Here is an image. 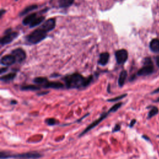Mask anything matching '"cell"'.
Here are the masks:
<instances>
[{
	"label": "cell",
	"instance_id": "obj_1",
	"mask_svg": "<svg viewBox=\"0 0 159 159\" xmlns=\"http://www.w3.org/2000/svg\"><path fill=\"white\" fill-rule=\"evenodd\" d=\"M66 87L68 89H80L87 87L93 80V76L84 77L78 73L69 75L63 78Z\"/></svg>",
	"mask_w": 159,
	"mask_h": 159
},
{
	"label": "cell",
	"instance_id": "obj_2",
	"mask_svg": "<svg viewBox=\"0 0 159 159\" xmlns=\"http://www.w3.org/2000/svg\"><path fill=\"white\" fill-rule=\"evenodd\" d=\"M42 157V155L37 152H29L22 153H11L8 152L2 151L1 153H0V158H1V159H38Z\"/></svg>",
	"mask_w": 159,
	"mask_h": 159
},
{
	"label": "cell",
	"instance_id": "obj_3",
	"mask_svg": "<svg viewBox=\"0 0 159 159\" xmlns=\"http://www.w3.org/2000/svg\"><path fill=\"white\" fill-rule=\"evenodd\" d=\"M47 32L41 27L36 29L26 37V40L32 44H36L47 37Z\"/></svg>",
	"mask_w": 159,
	"mask_h": 159
},
{
	"label": "cell",
	"instance_id": "obj_4",
	"mask_svg": "<svg viewBox=\"0 0 159 159\" xmlns=\"http://www.w3.org/2000/svg\"><path fill=\"white\" fill-rule=\"evenodd\" d=\"M111 113H113L112 111L111 110V109H109L107 112H104L103 113H102L100 116V117L97 119L95 120L94 121H93L91 124H89V125H88L87 128L83 131V132L79 135V137H82L83 136H84L85 134H86L87 133H88L89 131H91V129H93V128H94L95 127H97L99 124H100L105 119H106L108 116Z\"/></svg>",
	"mask_w": 159,
	"mask_h": 159
},
{
	"label": "cell",
	"instance_id": "obj_5",
	"mask_svg": "<svg viewBox=\"0 0 159 159\" xmlns=\"http://www.w3.org/2000/svg\"><path fill=\"white\" fill-rule=\"evenodd\" d=\"M115 57L117 63L119 65H122L127 61L128 58V51L125 49H121L115 52Z\"/></svg>",
	"mask_w": 159,
	"mask_h": 159
},
{
	"label": "cell",
	"instance_id": "obj_6",
	"mask_svg": "<svg viewBox=\"0 0 159 159\" xmlns=\"http://www.w3.org/2000/svg\"><path fill=\"white\" fill-rule=\"evenodd\" d=\"M18 36V33L17 32H11L10 31L8 34L5 35L2 39H1V45L2 46L5 45H7L10 43H11L14 39H16Z\"/></svg>",
	"mask_w": 159,
	"mask_h": 159
},
{
	"label": "cell",
	"instance_id": "obj_7",
	"mask_svg": "<svg viewBox=\"0 0 159 159\" xmlns=\"http://www.w3.org/2000/svg\"><path fill=\"white\" fill-rule=\"evenodd\" d=\"M154 71V67L152 64L144 65L143 67L139 69L137 73V75L139 77H145L151 75Z\"/></svg>",
	"mask_w": 159,
	"mask_h": 159
},
{
	"label": "cell",
	"instance_id": "obj_8",
	"mask_svg": "<svg viewBox=\"0 0 159 159\" xmlns=\"http://www.w3.org/2000/svg\"><path fill=\"white\" fill-rule=\"evenodd\" d=\"M11 54L14 56L16 62L21 63L26 58V54L25 51L22 49H21V48H18V49L13 50L11 52Z\"/></svg>",
	"mask_w": 159,
	"mask_h": 159
},
{
	"label": "cell",
	"instance_id": "obj_9",
	"mask_svg": "<svg viewBox=\"0 0 159 159\" xmlns=\"http://www.w3.org/2000/svg\"><path fill=\"white\" fill-rule=\"evenodd\" d=\"M15 62H16V58L12 54L5 55L1 59V64L4 66L8 67L12 66Z\"/></svg>",
	"mask_w": 159,
	"mask_h": 159
},
{
	"label": "cell",
	"instance_id": "obj_10",
	"mask_svg": "<svg viewBox=\"0 0 159 159\" xmlns=\"http://www.w3.org/2000/svg\"><path fill=\"white\" fill-rule=\"evenodd\" d=\"M55 27V19L54 18L49 19L40 27L42 29L44 30L47 33L53 30Z\"/></svg>",
	"mask_w": 159,
	"mask_h": 159
},
{
	"label": "cell",
	"instance_id": "obj_11",
	"mask_svg": "<svg viewBox=\"0 0 159 159\" xmlns=\"http://www.w3.org/2000/svg\"><path fill=\"white\" fill-rule=\"evenodd\" d=\"M65 85L59 81H48L42 86L44 88L52 89H62L65 87Z\"/></svg>",
	"mask_w": 159,
	"mask_h": 159
},
{
	"label": "cell",
	"instance_id": "obj_12",
	"mask_svg": "<svg viewBox=\"0 0 159 159\" xmlns=\"http://www.w3.org/2000/svg\"><path fill=\"white\" fill-rule=\"evenodd\" d=\"M109 59V54L108 52L101 53L100 55L98 64L101 66H105L108 63Z\"/></svg>",
	"mask_w": 159,
	"mask_h": 159
},
{
	"label": "cell",
	"instance_id": "obj_13",
	"mask_svg": "<svg viewBox=\"0 0 159 159\" xmlns=\"http://www.w3.org/2000/svg\"><path fill=\"white\" fill-rule=\"evenodd\" d=\"M127 77H128V72L125 70H122L118 78V85L119 87H122L124 85Z\"/></svg>",
	"mask_w": 159,
	"mask_h": 159
},
{
	"label": "cell",
	"instance_id": "obj_14",
	"mask_svg": "<svg viewBox=\"0 0 159 159\" xmlns=\"http://www.w3.org/2000/svg\"><path fill=\"white\" fill-rule=\"evenodd\" d=\"M38 17V13H32L30 15L27 16L23 20L22 23L24 25H30L32 22L34 21V20Z\"/></svg>",
	"mask_w": 159,
	"mask_h": 159
},
{
	"label": "cell",
	"instance_id": "obj_15",
	"mask_svg": "<svg viewBox=\"0 0 159 159\" xmlns=\"http://www.w3.org/2000/svg\"><path fill=\"white\" fill-rule=\"evenodd\" d=\"M41 89V86L36 85H27L21 86V89L22 91H39Z\"/></svg>",
	"mask_w": 159,
	"mask_h": 159
},
{
	"label": "cell",
	"instance_id": "obj_16",
	"mask_svg": "<svg viewBox=\"0 0 159 159\" xmlns=\"http://www.w3.org/2000/svg\"><path fill=\"white\" fill-rule=\"evenodd\" d=\"M16 77V73H10V74H8L7 75H5L3 76H2L0 80H1L2 81L8 83V82L13 81L15 78Z\"/></svg>",
	"mask_w": 159,
	"mask_h": 159
},
{
	"label": "cell",
	"instance_id": "obj_17",
	"mask_svg": "<svg viewBox=\"0 0 159 159\" xmlns=\"http://www.w3.org/2000/svg\"><path fill=\"white\" fill-rule=\"evenodd\" d=\"M150 48L151 50L155 53L159 52V40L153 39L150 44Z\"/></svg>",
	"mask_w": 159,
	"mask_h": 159
},
{
	"label": "cell",
	"instance_id": "obj_18",
	"mask_svg": "<svg viewBox=\"0 0 159 159\" xmlns=\"http://www.w3.org/2000/svg\"><path fill=\"white\" fill-rule=\"evenodd\" d=\"M74 2V0H59L58 6L60 8H66L70 7Z\"/></svg>",
	"mask_w": 159,
	"mask_h": 159
},
{
	"label": "cell",
	"instance_id": "obj_19",
	"mask_svg": "<svg viewBox=\"0 0 159 159\" xmlns=\"http://www.w3.org/2000/svg\"><path fill=\"white\" fill-rule=\"evenodd\" d=\"M49 80L46 77H36L35 78H34L33 80V82L38 85H41L42 86L43 85H44L46 82H47Z\"/></svg>",
	"mask_w": 159,
	"mask_h": 159
},
{
	"label": "cell",
	"instance_id": "obj_20",
	"mask_svg": "<svg viewBox=\"0 0 159 159\" xmlns=\"http://www.w3.org/2000/svg\"><path fill=\"white\" fill-rule=\"evenodd\" d=\"M45 19V17L43 16H41L39 17H37L34 20V21L32 22L29 26H30V28H33V27H34L35 26H37L38 25H39L40 24H41L44 20Z\"/></svg>",
	"mask_w": 159,
	"mask_h": 159
},
{
	"label": "cell",
	"instance_id": "obj_21",
	"mask_svg": "<svg viewBox=\"0 0 159 159\" xmlns=\"http://www.w3.org/2000/svg\"><path fill=\"white\" fill-rule=\"evenodd\" d=\"M38 8V6L36 5H33L29 6H27V8H26L19 14V15H20V16H24V15L27 14L28 13H29V12L31 11L36 10Z\"/></svg>",
	"mask_w": 159,
	"mask_h": 159
},
{
	"label": "cell",
	"instance_id": "obj_22",
	"mask_svg": "<svg viewBox=\"0 0 159 159\" xmlns=\"http://www.w3.org/2000/svg\"><path fill=\"white\" fill-rule=\"evenodd\" d=\"M158 112H159V109L157 106H152L151 109L150 110V111L149 112V113L147 114V119H149L153 117L155 115L158 114Z\"/></svg>",
	"mask_w": 159,
	"mask_h": 159
},
{
	"label": "cell",
	"instance_id": "obj_23",
	"mask_svg": "<svg viewBox=\"0 0 159 159\" xmlns=\"http://www.w3.org/2000/svg\"><path fill=\"white\" fill-rule=\"evenodd\" d=\"M127 96H128V94L125 93V94H122L121 95H119V96L116 97L115 98H111V99H108L107 101L108 102H117V101H119L122 100L123 98H124Z\"/></svg>",
	"mask_w": 159,
	"mask_h": 159
},
{
	"label": "cell",
	"instance_id": "obj_24",
	"mask_svg": "<svg viewBox=\"0 0 159 159\" xmlns=\"http://www.w3.org/2000/svg\"><path fill=\"white\" fill-rule=\"evenodd\" d=\"M45 122L48 125H50V126L55 125L58 124V121L56 120L55 118H47L45 120Z\"/></svg>",
	"mask_w": 159,
	"mask_h": 159
},
{
	"label": "cell",
	"instance_id": "obj_25",
	"mask_svg": "<svg viewBox=\"0 0 159 159\" xmlns=\"http://www.w3.org/2000/svg\"><path fill=\"white\" fill-rule=\"evenodd\" d=\"M121 125L119 124H116L112 130V133H116L117 131H119L121 130Z\"/></svg>",
	"mask_w": 159,
	"mask_h": 159
},
{
	"label": "cell",
	"instance_id": "obj_26",
	"mask_svg": "<svg viewBox=\"0 0 159 159\" xmlns=\"http://www.w3.org/2000/svg\"><path fill=\"white\" fill-rule=\"evenodd\" d=\"M136 122H137L136 119H133V120L131 121L130 124H129V127H130V128H133V126L136 124Z\"/></svg>",
	"mask_w": 159,
	"mask_h": 159
},
{
	"label": "cell",
	"instance_id": "obj_27",
	"mask_svg": "<svg viewBox=\"0 0 159 159\" xmlns=\"http://www.w3.org/2000/svg\"><path fill=\"white\" fill-rule=\"evenodd\" d=\"M49 93V91H42V92H40V93H38V96H42V95H45V94H47Z\"/></svg>",
	"mask_w": 159,
	"mask_h": 159
},
{
	"label": "cell",
	"instance_id": "obj_28",
	"mask_svg": "<svg viewBox=\"0 0 159 159\" xmlns=\"http://www.w3.org/2000/svg\"><path fill=\"white\" fill-rule=\"evenodd\" d=\"M7 70H8V68H7V67L2 68L1 70H0V74H1V75H2L3 73L6 72Z\"/></svg>",
	"mask_w": 159,
	"mask_h": 159
},
{
	"label": "cell",
	"instance_id": "obj_29",
	"mask_svg": "<svg viewBox=\"0 0 159 159\" xmlns=\"http://www.w3.org/2000/svg\"><path fill=\"white\" fill-rule=\"evenodd\" d=\"M158 93H159V87H158V88H157V89H155L154 91H153L151 93V94H154Z\"/></svg>",
	"mask_w": 159,
	"mask_h": 159
},
{
	"label": "cell",
	"instance_id": "obj_30",
	"mask_svg": "<svg viewBox=\"0 0 159 159\" xmlns=\"http://www.w3.org/2000/svg\"><path fill=\"white\" fill-rule=\"evenodd\" d=\"M136 78V75H133V76L131 77V78H130V79H129V81H133L134 80H135Z\"/></svg>",
	"mask_w": 159,
	"mask_h": 159
},
{
	"label": "cell",
	"instance_id": "obj_31",
	"mask_svg": "<svg viewBox=\"0 0 159 159\" xmlns=\"http://www.w3.org/2000/svg\"><path fill=\"white\" fill-rule=\"evenodd\" d=\"M156 63H157V66L159 67V56H157L156 57Z\"/></svg>",
	"mask_w": 159,
	"mask_h": 159
},
{
	"label": "cell",
	"instance_id": "obj_32",
	"mask_svg": "<svg viewBox=\"0 0 159 159\" xmlns=\"http://www.w3.org/2000/svg\"><path fill=\"white\" fill-rule=\"evenodd\" d=\"M142 137L143 138V139H144L145 140H146V141H150V139L148 137V136H145V135H143L142 136Z\"/></svg>",
	"mask_w": 159,
	"mask_h": 159
},
{
	"label": "cell",
	"instance_id": "obj_33",
	"mask_svg": "<svg viewBox=\"0 0 159 159\" xmlns=\"http://www.w3.org/2000/svg\"><path fill=\"white\" fill-rule=\"evenodd\" d=\"M17 103H18V101H16V100H12V101H11V105H16Z\"/></svg>",
	"mask_w": 159,
	"mask_h": 159
},
{
	"label": "cell",
	"instance_id": "obj_34",
	"mask_svg": "<svg viewBox=\"0 0 159 159\" xmlns=\"http://www.w3.org/2000/svg\"><path fill=\"white\" fill-rule=\"evenodd\" d=\"M111 85L110 84H108V93H111V91H110V88H111Z\"/></svg>",
	"mask_w": 159,
	"mask_h": 159
}]
</instances>
